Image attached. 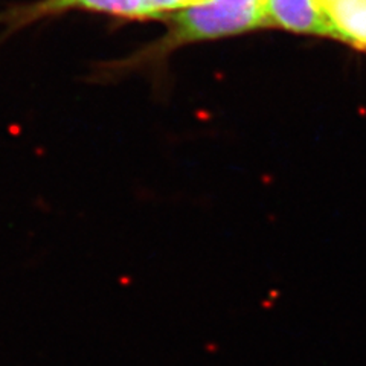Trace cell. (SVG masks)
<instances>
[{
    "label": "cell",
    "instance_id": "obj_1",
    "mask_svg": "<svg viewBox=\"0 0 366 366\" xmlns=\"http://www.w3.org/2000/svg\"><path fill=\"white\" fill-rule=\"evenodd\" d=\"M272 26L267 0H206L169 16L167 48L239 36Z\"/></svg>",
    "mask_w": 366,
    "mask_h": 366
},
{
    "label": "cell",
    "instance_id": "obj_2",
    "mask_svg": "<svg viewBox=\"0 0 366 366\" xmlns=\"http://www.w3.org/2000/svg\"><path fill=\"white\" fill-rule=\"evenodd\" d=\"M79 8L95 13L119 16L125 19H157L147 0H41L39 4L9 9L0 14V26L13 31L43 16L63 13L66 9Z\"/></svg>",
    "mask_w": 366,
    "mask_h": 366
},
{
    "label": "cell",
    "instance_id": "obj_3",
    "mask_svg": "<svg viewBox=\"0 0 366 366\" xmlns=\"http://www.w3.org/2000/svg\"><path fill=\"white\" fill-rule=\"evenodd\" d=\"M272 25L305 36L335 39V31L319 0H267Z\"/></svg>",
    "mask_w": 366,
    "mask_h": 366
},
{
    "label": "cell",
    "instance_id": "obj_4",
    "mask_svg": "<svg viewBox=\"0 0 366 366\" xmlns=\"http://www.w3.org/2000/svg\"><path fill=\"white\" fill-rule=\"evenodd\" d=\"M322 8L336 40L366 52V0H330Z\"/></svg>",
    "mask_w": 366,
    "mask_h": 366
},
{
    "label": "cell",
    "instance_id": "obj_5",
    "mask_svg": "<svg viewBox=\"0 0 366 366\" xmlns=\"http://www.w3.org/2000/svg\"><path fill=\"white\" fill-rule=\"evenodd\" d=\"M147 4L150 5L153 13L160 17L162 14L192 5V0H147Z\"/></svg>",
    "mask_w": 366,
    "mask_h": 366
},
{
    "label": "cell",
    "instance_id": "obj_6",
    "mask_svg": "<svg viewBox=\"0 0 366 366\" xmlns=\"http://www.w3.org/2000/svg\"><path fill=\"white\" fill-rule=\"evenodd\" d=\"M328 2H330V0H319L320 5H325V4H328Z\"/></svg>",
    "mask_w": 366,
    "mask_h": 366
},
{
    "label": "cell",
    "instance_id": "obj_7",
    "mask_svg": "<svg viewBox=\"0 0 366 366\" xmlns=\"http://www.w3.org/2000/svg\"><path fill=\"white\" fill-rule=\"evenodd\" d=\"M200 2H206V0H192V4H200Z\"/></svg>",
    "mask_w": 366,
    "mask_h": 366
}]
</instances>
